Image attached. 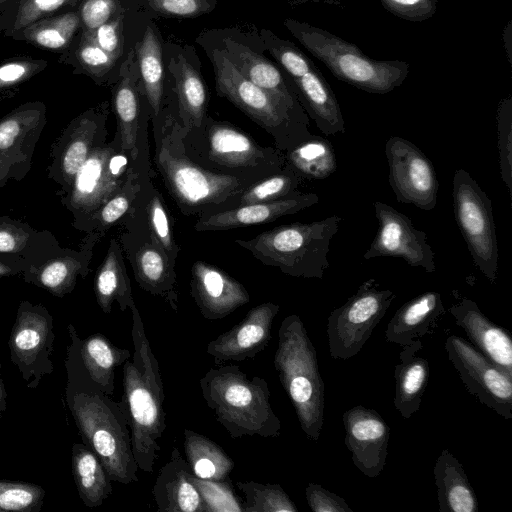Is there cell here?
I'll return each mask as SVG.
<instances>
[{"label":"cell","mask_w":512,"mask_h":512,"mask_svg":"<svg viewBox=\"0 0 512 512\" xmlns=\"http://www.w3.org/2000/svg\"><path fill=\"white\" fill-rule=\"evenodd\" d=\"M172 100L166 96L159 116L151 120L157 170L183 215L199 217L219 211L254 181L216 173L192 161L182 143L176 98Z\"/></svg>","instance_id":"cell-1"},{"label":"cell","mask_w":512,"mask_h":512,"mask_svg":"<svg viewBox=\"0 0 512 512\" xmlns=\"http://www.w3.org/2000/svg\"><path fill=\"white\" fill-rule=\"evenodd\" d=\"M1 356H0V418L7 409V392L5 389L4 381L1 373Z\"/></svg>","instance_id":"cell-60"},{"label":"cell","mask_w":512,"mask_h":512,"mask_svg":"<svg viewBox=\"0 0 512 512\" xmlns=\"http://www.w3.org/2000/svg\"><path fill=\"white\" fill-rule=\"evenodd\" d=\"M503 44L508 62L512 64V22L509 21L503 30Z\"/></svg>","instance_id":"cell-59"},{"label":"cell","mask_w":512,"mask_h":512,"mask_svg":"<svg viewBox=\"0 0 512 512\" xmlns=\"http://www.w3.org/2000/svg\"><path fill=\"white\" fill-rule=\"evenodd\" d=\"M48 66L45 59L14 56L0 62V96L8 97L22 84L41 73Z\"/></svg>","instance_id":"cell-52"},{"label":"cell","mask_w":512,"mask_h":512,"mask_svg":"<svg viewBox=\"0 0 512 512\" xmlns=\"http://www.w3.org/2000/svg\"><path fill=\"white\" fill-rule=\"evenodd\" d=\"M287 81L308 117L321 132L326 135L345 133L344 118L336 95L316 65L303 76Z\"/></svg>","instance_id":"cell-27"},{"label":"cell","mask_w":512,"mask_h":512,"mask_svg":"<svg viewBox=\"0 0 512 512\" xmlns=\"http://www.w3.org/2000/svg\"><path fill=\"white\" fill-rule=\"evenodd\" d=\"M373 205L379 227L363 258L397 257L411 267L435 272V253L427 241V234L392 206L381 201H375Z\"/></svg>","instance_id":"cell-19"},{"label":"cell","mask_w":512,"mask_h":512,"mask_svg":"<svg viewBox=\"0 0 512 512\" xmlns=\"http://www.w3.org/2000/svg\"><path fill=\"white\" fill-rule=\"evenodd\" d=\"M188 462L174 447L156 477L152 494L159 512H206L196 487L189 480Z\"/></svg>","instance_id":"cell-29"},{"label":"cell","mask_w":512,"mask_h":512,"mask_svg":"<svg viewBox=\"0 0 512 512\" xmlns=\"http://www.w3.org/2000/svg\"><path fill=\"white\" fill-rule=\"evenodd\" d=\"M301 181L302 178L285 163L282 170L252 183L219 211L296 195L300 193L298 188Z\"/></svg>","instance_id":"cell-45"},{"label":"cell","mask_w":512,"mask_h":512,"mask_svg":"<svg viewBox=\"0 0 512 512\" xmlns=\"http://www.w3.org/2000/svg\"><path fill=\"white\" fill-rule=\"evenodd\" d=\"M496 120L500 174L512 198V97L510 95L500 100Z\"/></svg>","instance_id":"cell-51"},{"label":"cell","mask_w":512,"mask_h":512,"mask_svg":"<svg viewBox=\"0 0 512 512\" xmlns=\"http://www.w3.org/2000/svg\"><path fill=\"white\" fill-rule=\"evenodd\" d=\"M342 421L353 464L365 476L377 477L386 464L390 427L377 411L362 405L345 411Z\"/></svg>","instance_id":"cell-21"},{"label":"cell","mask_w":512,"mask_h":512,"mask_svg":"<svg viewBox=\"0 0 512 512\" xmlns=\"http://www.w3.org/2000/svg\"><path fill=\"white\" fill-rule=\"evenodd\" d=\"M142 97L135 52L130 50L119 68L118 78L112 89V107L116 117V131L120 135L122 146L132 151L135 158Z\"/></svg>","instance_id":"cell-28"},{"label":"cell","mask_w":512,"mask_h":512,"mask_svg":"<svg viewBox=\"0 0 512 512\" xmlns=\"http://www.w3.org/2000/svg\"><path fill=\"white\" fill-rule=\"evenodd\" d=\"M423 348L420 339L402 347L400 362L395 366L394 407L400 415L408 419L420 409L425 393L430 367L428 361L417 355Z\"/></svg>","instance_id":"cell-34"},{"label":"cell","mask_w":512,"mask_h":512,"mask_svg":"<svg viewBox=\"0 0 512 512\" xmlns=\"http://www.w3.org/2000/svg\"><path fill=\"white\" fill-rule=\"evenodd\" d=\"M182 143L204 169L245 180L256 182L285 166L284 152L261 146L237 125L208 114L198 127L183 130Z\"/></svg>","instance_id":"cell-5"},{"label":"cell","mask_w":512,"mask_h":512,"mask_svg":"<svg viewBox=\"0 0 512 512\" xmlns=\"http://www.w3.org/2000/svg\"><path fill=\"white\" fill-rule=\"evenodd\" d=\"M199 386L206 405L232 439L280 435L281 421L272 409L264 378H249L236 365H220L211 367Z\"/></svg>","instance_id":"cell-4"},{"label":"cell","mask_w":512,"mask_h":512,"mask_svg":"<svg viewBox=\"0 0 512 512\" xmlns=\"http://www.w3.org/2000/svg\"><path fill=\"white\" fill-rule=\"evenodd\" d=\"M243 493L244 512H298V508L279 484L259 483L254 480L237 481Z\"/></svg>","instance_id":"cell-47"},{"label":"cell","mask_w":512,"mask_h":512,"mask_svg":"<svg viewBox=\"0 0 512 512\" xmlns=\"http://www.w3.org/2000/svg\"><path fill=\"white\" fill-rule=\"evenodd\" d=\"M15 0H0V13L3 12Z\"/></svg>","instance_id":"cell-61"},{"label":"cell","mask_w":512,"mask_h":512,"mask_svg":"<svg viewBox=\"0 0 512 512\" xmlns=\"http://www.w3.org/2000/svg\"><path fill=\"white\" fill-rule=\"evenodd\" d=\"M108 101L86 109L73 118L52 145L48 178L57 183L60 196L65 194L73 179L92 151L107 140Z\"/></svg>","instance_id":"cell-15"},{"label":"cell","mask_w":512,"mask_h":512,"mask_svg":"<svg viewBox=\"0 0 512 512\" xmlns=\"http://www.w3.org/2000/svg\"><path fill=\"white\" fill-rule=\"evenodd\" d=\"M146 186L136 210L120 226L116 237L132 268L137 285L145 292L161 298L172 310L178 312L175 264L149 231L144 210Z\"/></svg>","instance_id":"cell-11"},{"label":"cell","mask_w":512,"mask_h":512,"mask_svg":"<svg viewBox=\"0 0 512 512\" xmlns=\"http://www.w3.org/2000/svg\"><path fill=\"white\" fill-rule=\"evenodd\" d=\"M445 350L468 392L504 419H512V378L460 336H449Z\"/></svg>","instance_id":"cell-16"},{"label":"cell","mask_w":512,"mask_h":512,"mask_svg":"<svg viewBox=\"0 0 512 512\" xmlns=\"http://www.w3.org/2000/svg\"><path fill=\"white\" fill-rule=\"evenodd\" d=\"M209 57L214 69L217 95L228 99L270 134L277 149L286 152L312 135L309 117L303 108L289 105L246 79L222 49L212 50Z\"/></svg>","instance_id":"cell-8"},{"label":"cell","mask_w":512,"mask_h":512,"mask_svg":"<svg viewBox=\"0 0 512 512\" xmlns=\"http://www.w3.org/2000/svg\"><path fill=\"white\" fill-rule=\"evenodd\" d=\"M44 498L40 485L0 479V512H39Z\"/></svg>","instance_id":"cell-49"},{"label":"cell","mask_w":512,"mask_h":512,"mask_svg":"<svg viewBox=\"0 0 512 512\" xmlns=\"http://www.w3.org/2000/svg\"><path fill=\"white\" fill-rule=\"evenodd\" d=\"M65 401L83 443L100 459L112 481L139 480L130 428L119 402L83 379L67 374Z\"/></svg>","instance_id":"cell-3"},{"label":"cell","mask_w":512,"mask_h":512,"mask_svg":"<svg viewBox=\"0 0 512 512\" xmlns=\"http://www.w3.org/2000/svg\"><path fill=\"white\" fill-rule=\"evenodd\" d=\"M151 167L139 166L131 172L121 189L110 197L88 220L79 231L87 233L106 232L116 226L120 227L136 210L141 194L152 180Z\"/></svg>","instance_id":"cell-36"},{"label":"cell","mask_w":512,"mask_h":512,"mask_svg":"<svg viewBox=\"0 0 512 512\" xmlns=\"http://www.w3.org/2000/svg\"><path fill=\"white\" fill-rule=\"evenodd\" d=\"M389 184L398 202L430 211L437 203L439 183L433 163L412 142L391 136L385 144Z\"/></svg>","instance_id":"cell-18"},{"label":"cell","mask_w":512,"mask_h":512,"mask_svg":"<svg viewBox=\"0 0 512 512\" xmlns=\"http://www.w3.org/2000/svg\"><path fill=\"white\" fill-rule=\"evenodd\" d=\"M61 248L49 230H36L26 222L0 216V254L20 257L37 267Z\"/></svg>","instance_id":"cell-35"},{"label":"cell","mask_w":512,"mask_h":512,"mask_svg":"<svg viewBox=\"0 0 512 512\" xmlns=\"http://www.w3.org/2000/svg\"><path fill=\"white\" fill-rule=\"evenodd\" d=\"M130 310L133 352L122 367L123 394L118 402L128 421L139 470L152 473L161 450L159 441L166 429L164 384L141 314L136 305Z\"/></svg>","instance_id":"cell-2"},{"label":"cell","mask_w":512,"mask_h":512,"mask_svg":"<svg viewBox=\"0 0 512 512\" xmlns=\"http://www.w3.org/2000/svg\"><path fill=\"white\" fill-rule=\"evenodd\" d=\"M285 163L302 179L324 180L337 169L332 143L319 135H311L294 148L284 152Z\"/></svg>","instance_id":"cell-43"},{"label":"cell","mask_w":512,"mask_h":512,"mask_svg":"<svg viewBox=\"0 0 512 512\" xmlns=\"http://www.w3.org/2000/svg\"><path fill=\"white\" fill-rule=\"evenodd\" d=\"M445 313L440 293L428 291L404 303L391 318L385 331L386 341L401 347L424 337Z\"/></svg>","instance_id":"cell-30"},{"label":"cell","mask_w":512,"mask_h":512,"mask_svg":"<svg viewBox=\"0 0 512 512\" xmlns=\"http://www.w3.org/2000/svg\"><path fill=\"white\" fill-rule=\"evenodd\" d=\"M395 298L393 291L378 289L375 279L364 281L355 294L328 317L330 356L335 360H348L357 355Z\"/></svg>","instance_id":"cell-13"},{"label":"cell","mask_w":512,"mask_h":512,"mask_svg":"<svg viewBox=\"0 0 512 512\" xmlns=\"http://www.w3.org/2000/svg\"><path fill=\"white\" fill-rule=\"evenodd\" d=\"M279 310L280 306L273 302L253 307L239 323L207 344V354L214 358L215 364L255 358L268 346Z\"/></svg>","instance_id":"cell-22"},{"label":"cell","mask_w":512,"mask_h":512,"mask_svg":"<svg viewBox=\"0 0 512 512\" xmlns=\"http://www.w3.org/2000/svg\"><path fill=\"white\" fill-rule=\"evenodd\" d=\"M135 168L136 158L122 146L117 131L112 140L95 148L77 171L69 190L60 196L73 217V227L79 230L121 189Z\"/></svg>","instance_id":"cell-10"},{"label":"cell","mask_w":512,"mask_h":512,"mask_svg":"<svg viewBox=\"0 0 512 512\" xmlns=\"http://www.w3.org/2000/svg\"><path fill=\"white\" fill-rule=\"evenodd\" d=\"M260 36L266 49L275 58L287 79H296L315 65L298 47L288 40H283L272 31L261 29Z\"/></svg>","instance_id":"cell-48"},{"label":"cell","mask_w":512,"mask_h":512,"mask_svg":"<svg viewBox=\"0 0 512 512\" xmlns=\"http://www.w3.org/2000/svg\"><path fill=\"white\" fill-rule=\"evenodd\" d=\"M305 497L314 512H353L343 498L316 483L307 485Z\"/></svg>","instance_id":"cell-57"},{"label":"cell","mask_w":512,"mask_h":512,"mask_svg":"<svg viewBox=\"0 0 512 512\" xmlns=\"http://www.w3.org/2000/svg\"><path fill=\"white\" fill-rule=\"evenodd\" d=\"M103 236L94 231L87 233L78 249L61 248L41 265L26 270L22 274L24 282L59 298L72 293L77 278L88 275L94 247Z\"/></svg>","instance_id":"cell-24"},{"label":"cell","mask_w":512,"mask_h":512,"mask_svg":"<svg viewBox=\"0 0 512 512\" xmlns=\"http://www.w3.org/2000/svg\"><path fill=\"white\" fill-rule=\"evenodd\" d=\"M316 193H298L282 199L246 204L223 211L205 213L197 217L194 229L198 232L224 231L273 222L316 205Z\"/></svg>","instance_id":"cell-25"},{"label":"cell","mask_w":512,"mask_h":512,"mask_svg":"<svg viewBox=\"0 0 512 512\" xmlns=\"http://www.w3.org/2000/svg\"><path fill=\"white\" fill-rule=\"evenodd\" d=\"M284 26L339 80L368 93L386 94L402 85L409 64L400 60H375L355 44L329 31L287 18Z\"/></svg>","instance_id":"cell-9"},{"label":"cell","mask_w":512,"mask_h":512,"mask_svg":"<svg viewBox=\"0 0 512 512\" xmlns=\"http://www.w3.org/2000/svg\"><path fill=\"white\" fill-rule=\"evenodd\" d=\"M455 323L469 342L501 371L512 378V339L506 329L486 317L476 302L462 298L449 308Z\"/></svg>","instance_id":"cell-26"},{"label":"cell","mask_w":512,"mask_h":512,"mask_svg":"<svg viewBox=\"0 0 512 512\" xmlns=\"http://www.w3.org/2000/svg\"><path fill=\"white\" fill-rule=\"evenodd\" d=\"M70 343L64 361L66 374L76 376L106 395L115 391V370L130 359L129 349L114 345L102 333L80 338L73 324L67 325Z\"/></svg>","instance_id":"cell-20"},{"label":"cell","mask_w":512,"mask_h":512,"mask_svg":"<svg viewBox=\"0 0 512 512\" xmlns=\"http://www.w3.org/2000/svg\"><path fill=\"white\" fill-rule=\"evenodd\" d=\"M31 267V263L20 257L0 254V277H9L23 274Z\"/></svg>","instance_id":"cell-58"},{"label":"cell","mask_w":512,"mask_h":512,"mask_svg":"<svg viewBox=\"0 0 512 512\" xmlns=\"http://www.w3.org/2000/svg\"><path fill=\"white\" fill-rule=\"evenodd\" d=\"M382 6L404 20L421 22L431 18L437 10L438 0H379Z\"/></svg>","instance_id":"cell-56"},{"label":"cell","mask_w":512,"mask_h":512,"mask_svg":"<svg viewBox=\"0 0 512 512\" xmlns=\"http://www.w3.org/2000/svg\"><path fill=\"white\" fill-rule=\"evenodd\" d=\"M341 220L340 216L332 215L309 223L280 225L235 242L264 265L277 267L284 274L322 279L330 266V243Z\"/></svg>","instance_id":"cell-7"},{"label":"cell","mask_w":512,"mask_h":512,"mask_svg":"<svg viewBox=\"0 0 512 512\" xmlns=\"http://www.w3.org/2000/svg\"><path fill=\"white\" fill-rule=\"evenodd\" d=\"M440 512H477L478 501L459 460L447 449L433 469Z\"/></svg>","instance_id":"cell-37"},{"label":"cell","mask_w":512,"mask_h":512,"mask_svg":"<svg viewBox=\"0 0 512 512\" xmlns=\"http://www.w3.org/2000/svg\"><path fill=\"white\" fill-rule=\"evenodd\" d=\"M96 302L102 312L109 314L113 303L125 312L135 305L125 257L117 237H112L107 253L97 269L93 284Z\"/></svg>","instance_id":"cell-33"},{"label":"cell","mask_w":512,"mask_h":512,"mask_svg":"<svg viewBox=\"0 0 512 512\" xmlns=\"http://www.w3.org/2000/svg\"><path fill=\"white\" fill-rule=\"evenodd\" d=\"M163 17L195 18L211 12L216 0H146Z\"/></svg>","instance_id":"cell-53"},{"label":"cell","mask_w":512,"mask_h":512,"mask_svg":"<svg viewBox=\"0 0 512 512\" xmlns=\"http://www.w3.org/2000/svg\"><path fill=\"white\" fill-rule=\"evenodd\" d=\"M190 295L201 315L220 320L250 301L243 284L221 268L203 260L191 266Z\"/></svg>","instance_id":"cell-23"},{"label":"cell","mask_w":512,"mask_h":512,"mask_svg":"<svg viewBox=\"0 0 512 512\" xmlns=\"http://www.w3.org/2000/svg\"><path fill=\"white\" fill-rule=\"evenodd\" d=\"M453 208L458 228L477 269L494 284L498 274V241L492 202L463 169L453 176Z\"/></svg>","instance_id":"cell-12"},{"label":"cell","mask_w":512,"mask_h":512,"mask_svg":"<svg viewBox=\"0 0 512 512\" xmlns=\"http://www.w3.org/2000/svg\"><path fill=\"white\" fill-rule=\"evenodd\" d=\"M178 118L184 131L198 127L207 115L208 91L204 79L183 54L170 58Z\"/></svg>","instance_id":"cell-32"},{"label":"cell","mask_w":512,"mask_h":512,"mask_svg":"<svg viewBox=\"0 0 512 512\" xmlns=\"http://www.w3.org/2000/svg\"><path fill=\"white\" fill-rule=\"evenodd\" d=\"M142 94L147 99L150 120L157 118L165 100L164 70L160 38L151 26H147L142 39L135 45Z\"/></svg>","instance_id":"cell-38"},{"label":"cell","mask_w":512,"mask_h":512,"mask_svg":"<svg viewBox=\"0 0 512 512\" xmlns=\"http://www.w3.org/2000/svg\"><path fill=\"white\" fill-rule=\"evenodd\" d=\"M144 210L152 237L175 264L181 248L175 240L174 219L152 180L147 184L144 192Z\"/></svg>","instance_id":"cell-46"},{"label":"cell","mask_w":512,"mask_h":512,"mask_svg":"<svg viewBox=\"0 0 512 512\" xmlns=\"http://www.w3.org/2000/svg\"><path fill=\"white\" fill-rule=\"evenodd\" d=\"M53 317L42 304L22 300L17 308L8 347L10 360L26 386L37 388L43 377L54 370L51 355L55 341Z\"/></svg>","instance_id":"cell-14"},{"label":"cell","mask_w":512,"mask_h":512,"mask_svg":"<svg viewBox=\"0 0 512 512\" xmlns=\"http://www.w3.org/2000/svg\"><path fill=\"white\" fill-rule=\"evenodd\" d=\"M82 31H92L120 15L118 0H83L77 7Z\"/></svg>","instance_id":"cell-54"},{"label":"cell","mask_w":512,"mask_h":512,"mask_svg":"<svg viewBox=\"0 0 512 512\" xmlns=\"http://www.w3.org/2000/svg\"><path fill=\"white\" fill-rule=\"evenodd\" d=\"M80 31L79 12L74 9L39 19L10 38L60 55L70 47Z\"/></svg>","instance_id":"cell-39"},{"label":"cell","mask_w":512,"mask_h":512,"mask_svg":"<svg viewBox=\"0 0 512 512\" xmlns=\"http://www.w3.org/2000/svg\"><path fill=\"white\" fill-rule=\"evenodd\" d=\"M58 62L72 68L73 74H84L96 84L115 83L118 76L114 60L84 31H80L70 47L59 55Z\"/></svg>","instance_id":"cell-41"},{"label":"cell","mask_w":512,"mask_h":512,"mask_svg":"<svg viewBox=\"0 0 512 512\" xmlns=\"http://www.w3.org/2000/svg\"><path fill=\"white\" fill-rule=\"evenodd\" d=\"M72 475L78 495L89 508L101 506L112 494V480L99 457L84 443L72 445Z\"/></svg>","instance_id":"cell-40"},{"label":"cell","mask_w":512,"mask_h":512,"mask_svg":"<svg viewBox=\"0 0 512 512\" xmlns=\"http://www.w3.org/2000/svg\"><path fill=\"white\" fill-rule=\"evenodd\" d=\"M189 480L198 490L206 512H244L243 505L233 492L230 480L214 481L196 477L188 472Z\"/></svg>","instance_id":"cell-50"},{"label":"cell","mask_w":512,"mask_h":512,"mask_svg":"<svg viewBox=\"0 0 512 512\" xmlns=\"http://www.w3.org/2000/svg\"><path fill=\"white\" fill-rule=\"evenodd\" d=\"M46 124L47 108L41 101L20 104L0 119V188L30 172Z\"/></svg>","instance_id":"cell-17"},{"label":"cell","mask_w":512,"mask_h":512,"mask_svg":"<svg viewBox=\"0 0 512 512\" xmlns=\"http://www.w3.org/2000/svg\"><path fill=\"white\" fill-rule=\"evenodd\" d=\"M123 17L118 15L92 31L86 32L97 45L118 61L123 55L124 32Z\"/></svg>","instance_id":"cell-55"},{"label":"cell","mask_w":512,"mask_h":512,"mask_svg":"<svg viewBox=\"0 0 512 512\" xmlns=\"http://www.w3.org/2000/svg\"><path fill=\"white\" fill-rule=\"evenodd\" d=\"M273 362L302 431L318 441L324 422V382L315 347L298 315L282 320Z\"/></svg>","instance_id":"cell-6"},{"label":"cell","mask_w":512,"mask_h":512,"mask_svg":"<svg viewBox=\"0 0 512 512\" xmlns=\"http://www.w3.org/2000/svg\"><path fill=\"white\" fill-rule=\"evenodd\" d=\"M223 45L225 56L242 76L289 105L303 108L281 69L269 59L230 38Z\"/></svg>","instance_id":"cell-31"},{"label":"cell","mask_w":512,"mask_h":512,"mask_svg":"<svg viewBox=\"0 0 512 512\" xmlns=\"http://www.w3.org/2000/svg\"><path fill=\"white\" fill-rule=\"evenodd\" d=\"M183 435L186 461L196 477L214 481L229 479L235 464L221 446L188 428Z\"/></svg>","instance_id":"cell-42"},{"label":"cell","mask_w":512,"mask_h":512,"mask_svg":"<svg viewBox=\"0 0 512 512\" xmlns=\"http://www.w3.org/2000/svg\"><path fill=\"white\" fill-rule=\"evenodd\" d=\"M83 0H15L0 13V33L11 37L33 22L77 9Z\"/></svg>","instance_id":"cell-44"}]
</instances>
